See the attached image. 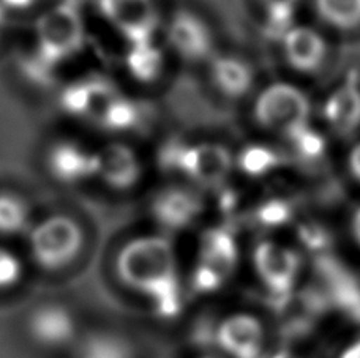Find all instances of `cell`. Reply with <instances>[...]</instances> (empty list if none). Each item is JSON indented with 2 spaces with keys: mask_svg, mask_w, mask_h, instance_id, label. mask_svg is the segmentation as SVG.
Masks as SVG:
<instances>
[{
  "mask_svg": "<svg viewBox=\"0 0 360 358\" xmlns=\"http://www.w3.org/2000/svg\"><path fill=\"white\" fill-rule=\"evenodd\" d=\"M351 227H352V235H354L356 241L360 245V207L356 210L354 216H352Z\"/></svg>",
  "mask_w": 360,
  "mask_h": 358,
  "instance_id": "836d02e7",
  "label": "cell"
},
{
  "mask_svg": "<svg viewBox=\"0 0 360 358\" xmlns=\"http://www.w3.org/2000/svg\"><path fill=\"white\" fill-rule=\"evenodd\" d=\"M348 168L352 177L360 182V142L352 147L348 155Z\"/></svg>",
  "mask_w": 360,
  "mask_h": 358,
  "instance_id": "f546056e",
  "label": "cell"
},
{
  "mask_svg": "<svg viewBox=\"0 0 360 358\" xmlns=\"http://www.w3.org/2000/svg\"><path fill=\"white\" fill-rule=\"evenodd\" d=\"M253 264L262 284L274 298L275 310L278 311L291 298L300 267L297 253L280 243L262 241L255 249Z\"/></svg>",
  "mask_w": 360,
  "mask_h": 358,
  "instance_id": "8992f818",
  "label": "cell"
},
{
  "mask_svg": "<svg viewBox=\"0 0 360 358\" xmlns=\"http://www.w3.org/2000/svg\"><path fill=\"white\" fill-rule=\"evenodd\" d=\"M27 235L32 259L48 272H59L75 262L84 243L79 223L67 215L48 216L32 226Z\"/></svg>",
  "mask_w": 360,
  "mask_h": 358,
  "instance_id": "7a4b0ae2",
  "label": "cell"
},
{
  "mask_svg": "<svg viewBox=\"0 0 360 358\" xmlns=\"http://www.w3.org/2000/svg\"><path fill=\"white\" fill-rule=\"evenodd\" d=\"M35 2L37 0H0V5L5 10H25L30 8Z\"/></svg>",
  "mask_w": 360,
  "mask_h": 358,
  "instance_id": "1f68e13d",
  "label": "cell"
},
{
  "mask_svg": "<svg viewBox=\"0 0 360 358\" xmlns=\"http://www.w3.org/2000/svg\"><path fill=\"white\" fill-rule=\"evenodd\" d=\"M128 73L141 82H153L165 69V53L155 40L134 43L128 46L125 54Z\"/></svg>",
  "mask_w": 360,
  "mask_h": 358,
  "instance_id": "ffe728a7",
  "label": "cell"
},
{
  "mask_svg": "<svg viewBox=\"0 0 360 358\" xmlns=\"http://www.w3.org/2000/svg\"><path fill=\"white\" fill-rule=\"evenodd\" d=\"M253 114L258 125L289 138L308 125L310 101L299 87L288 82H275L258 95Z\"/></svg>",
  "mask_w": 360,
  "mask_h": 358,
  "instance_id": "277c9868",
  "label": "cell"
},
{
  "mask_svg": "<svg viewBox=\"0 0 360 358\" xmlns=\"http://www.w3.org/2000/svg\"><path fill=\"white\" fill-rule=\"evenodd\" d=\"M314 10L330 27L352 30L360 25V0H314Z\"/></svg>",
  "mask_w": 360,
  "mask_h": 358,
  "instance_id": "603a6c76",
  "label": "cell"
},
{
  "mask_svg": "<svg viewBox=\"0 0 360 358\" xmlns=\"http://www.w3.org/2000/svg\"><path fill=\"white\" fill-rule=\"evenodd\" d=\"M25 329L30 340L46 350L65 349L78 336L72 311L59 303H44L32 310Z\"/></svg>",
  "mask_w": 360,
  "mask_h": 358,
  "instance_id": "9c48e42d",
  "label": "cell"
},
{
  "mask_svg": "<svg viewBox=\"0 0 360 358\" xmlns=\"http://www.w3.org/2000/svg\"><path fill=\"white\" fill-rule=\"evenodd\" d=\"M32 226L29 202L13 191H0V235L16 237L29 234Z\"/></svg>",
  "mask_w": 360,
  "mask_h": 358,
  "instance_id": "44dd1931",
  "label": "cell"
},
{
  "mask_svg": "<svg viewBox=\"0 0 360 358\" xmlns=\"http://www.w3.org/2000/svg\"><path fill=\"white\" fill-rule=\"evenodd\" d=\"M300 237L304 240L307 246L314 248V249H321L326 246L327 243V234L323 231V227L319 226H304L300 229Z\"/></svg>",
  "mask_w": 360,
  "mask_h": 358,
  "instance_id": "f1b7e54d",
  "label": "cell"
},
{
  "mask_svg": "<svg viewBox=\"0 0 360 358\" xmlns=\"http://www.w3.org/2000/svg\"><path fill=\"white\" fill-rule=\"evenodd\" d=\"M168 44L186 62H204L214 53L210 29L201 18L188 11H179L168 25Z\"/></svg>",
  "mask_w": 360,
  "mask_h": 358,
  "instance_id": "5bb4252c",
  "label": "cell"
},
{
  "mask_svg": "<svg viewBox=\"0 0 360 358\" xmlns=\"http://www.w3.org/2000/svg\"><path fill=\"white\" fill-rule=\"evenodd\" d=\"M81 0H59V4H70V5H75L78 6Z\"/></svg>",
  "mask_w": 360,
  "mask_h": 358,
  "instance_id": "8d00e7d4",
  "label": "cell"
},
{
  "mask_svg": "<svg viewBox=\"0 0 360 358\" xmlns=\"http://www.w3.org/2000/svg\"><path fill=\"white\" fill-rule=\"evenodd\" d=\"M237 245L226 231H212L204 235L198 264L191 273V287L198 293L217 292L226 284L237 265Z\"/></svg>",
  "mask_w": 360,
  "mask_h": 358,
  "instance_id": "5b68a950",
  "label": "cell"
},
{
  "mask_svg": "<svg viewBox=\"0 0 360 358\" xmlns=\"http://www.w3.org/2000/svg\"><path fill=\"white\" fill-rule=\"evenodd\" d=\"M196 358H220V357H215V355H201V357H196Z\"/></svg>",
  "mask_w": 360,
  "mask_h": 358,
  "instance_id": "74e56055",
  "label": "cell"
},
{
  "mask_svg": "<svg viewBox=\"0 0 360 358\" xmlns=\"http://www.w3.org/2000/svg\"><path fill=\"white\" fill-rule=\"evenodd\" d=\"M319 272L324 278V297L337 311L360 325V283L351 273L343 270L337 262L323 260Z\"/></svg>",
  "mask_w": 360,
  "mask_h": 358,
  "instance_id": "2e32d148",
  "label": "cell"
},
{
  "mask_svg": "<svg viewBox=\"0 0 360 358\" xmlns=\"http://www.w3.org/2000/svg\"><path fill=\"white\" fill-rule=\"evenodd\" d=\"M204 212V199L196 190L169 187L153 197L152 215L166 231H182L199 220Z\"/></svg>",
  "mask_w": 360,
  "mask_h": 358,
  "instance_id": "7c38bea8",
  "label": "cell"
},
{
  "mask_svg": "<svg viewBox=\"0 0 360 358\" xmlns=\"http://www.w3.org/2000/svg\"><path fill=\"white\" fill-rule=\"evenodd\" d=\"M281 43L288 63L297 72L311 73L323 65L327 43L314 29L307 25H294Z\"/></svg>",
  "mask_w": 360,
  "mask_h": 358,
  "instance_id": "e0dca14e",
  "label": "cell"
},
{
  "mask_svg": "<svg viewBox=\"0 0 360 358\" xmlns=\"http://www.w3.org/2000/svg\"><path fill=\"white\" fill-rule=\"evenodd\" d=\"M233 169L231 152L221 144H191L184 175L195 187L220 188Z\"/></svg>",
  "mask_w": 360,
  "mask_h": 358,
  "instance_id": "9a60e30c",
  "label": "cell"
},
{
  "mask_svg": "<svg viewBox=\"0 0 360 358\" xmlns=\"http://www.w3.org/2000/svg\"><path fill=\"white\" fill-rule=\"evenodd\" d=\"M291 206L283 199H269L258 208L256 218L267 227H276L286 225L291 218Z\"/></svg>",
  "mask_w": 360,
  "mask_h": 358,
  "instance_id": "83f0119b",
  "label": "cell"
},
{
  "mask_svg": "<svg viewBox=\"0 0 360 358\" xmlns=\"http://www.w3.org/2000/svg\"><path fill=\"white\" fill-rule=\"evenodd\" d=\"M6 10L4 8L2 5H0V38L4 35V30H5V24H6Z\"/></svg>",
  "mask_w": 360,
  "mask_h": 358,
  "instance_id": "d590c367",
  "label": "cell"
},
{
  "mask_svg": "<svg viewBox=\"0 0 360 358\" xmlns=\"http://www.w3.org/2000/svg\"><path fill=\"white\" fill-rule=\"evenodd\" d=\"M288 139L291 140L295 152L307 159L321 158L324 155L326 147H327L323 134L316 130H313L310 125L302 126L300 130L292 133Z\"/></svg>",
  "mask_w": 360,
  "mask_h": 358,
  "instance_id": "484cf974",
  "label": "cell"
},
{
  "mask_svg": "<svg viewBox=\"0 0 360 358\" xmlns=\"http://www.w3.org/2000/svg\"><path fill=\"white\" fill-rule=\"evenodd\" d=\"M78 358H134L133 347L125 338L114 333H98L81 344Z\"/></svg>",
  "mask_w": 360,
  "mask_h": 358,
  "instance_id": "d4e9b609",
  "label": "cell"
},
{
  "mask_svg": "<svg viewBox=\"0 0 360 358\" xmlns=\"http://www.w3.org/2000/svg\"><path fill=\"white\" fill-rule=\"evenodd\" d=\"M143 175V163L130 145L108 142L95 149V175L108 188L127 191Z\"/></svg>",
  "mask_w": 360,
  "mask_h": 358,
  "instance_id": "30bf717a",
  "label": "cell"
},
{
  "mask_svg": "<svg viewBox=\"0 0 360 358\" xmlns=\"http://www.w3.org/2000/svg\"><path fill=\"white\" fill-rule=\"evenodd\" d=\"M141 117H143V111L136 101L117 93V97L103 114L98 125L109 133H128L139 125Z\"/></svg>",
  "mask_w": 360,
  "mask_h": 358,
  "instance_id": "7402d4cb",
  "label": "cell"
},
{
  "mask_svg": "<svg viewBox=\"0 0 360 358\" xmlns=\"http://www.w3.org/2000/svg\"><path fill=\"white\" fill-rule=\"evenodd\" d=\"M46 168L56 182L76 187L95 175V149L79 140L62 139L48 149Z\"/></svg>",
  "mask_w": 360,
  "mask_h": 358,
  "instance_id": "8fae6325",
  "label": "cell"
},
{
  "mask_svg": "<svg viewBox=\"0 0 360 358\" xmlns=\"http://www.w3.org/2000/svg\"><path fill=\"white\" fill-rule=\"evenodd\" d=\"M342 358H360V341L352 344V346L342 355Z\"/></svg>",
  "mask_w": 360,
  "mask_h": 358,
  "instance_id": "e575fe53",
  "label": "cell"
},
{
  "mask_svg": "<svg viewBox=\"0 0 360 358\" xmlns=\"http://www.w3.org/2000/svg\"><path fill=\"white\" fill-rule=\"evenodd\" d=\"M212 81L228 98H240L253 86V69L236 55H220L212 62Z\"/></svg>",
  "mask_w": 360,
  "mask_h": 358,
  "instance_id": "d6986e66",
  "label": "cell"
},
{
  "mask_svg": "<svg viewBox=\"0 0 360 358\" xmlns=\"http://www.w3.org/2000/svg\"><path fill=\"white\" fill-rule=\"evenodd\" d=\"M264 6L266 11L270 10H280V8H292L295 10V6L300 2V0H259Z\"/></svg>",
  "mask_w": 360,
  "mask_h": 358,
  "instance_id": "4dcf8cb0",
  "label": "cell"
},
{
  "mask_svg": "<svg viewBox=\"0 0 360 358\" xmlns=\"http://www.w3.org/2000/svg\"><path fill=\"white\" fill-rule=\"evenodd\" d=\"M24 277V264L11 249L0 246V292L16 287Z\"/></svg>",
  "mask_w": 360,
  "mask_h": 358,
  "instance_id": "4316f807",
  "label": "cell"
},
{
  "mask_svg": "<svg viewBox=\"0 0 360 358\" xmlns=\"http://www.w3.org/2000/svg\"><path fill=\"white\" fill-rule=\"evenodd\" d=\"M264 341L261 321L247 312L221 319L214 330V343L228 358H264Z\"/></svg>",
  "mask_w": 360,
  "mask_h": 358,
  "instance_id": "ba28073f",
  "label": "cell"
},
{
  "mask_svg": "<svg viewBox=\"0 0 360 358\" xmlns=\"http://www.w3.org/2000/svg\"><path fill=\"white\" fill-rule=\"evenodd\" d=\"M98 8L128 44L155 40L160 27L155 0H98Z\"/></svg>",
  "mask_w": 360,
  "mask_h": 358,
  "instance_id": "52a82bcc",
  "label": "cell"
},
{
  "mask_svg": "<svg viewBox=\"0 0 360 358\" xmlns=\"http://www.w3.org/2000/svg\"><path fill=\"white\" fill-rule=\"evenodd\" d=\"M117 93L119 91L109 81L90 76L65 87L62 93V107L70 116L100 124L103 114Z\"/></svg>",
  "mask_w": 360,
  "mask_h": 358,
  "instance_id": "4fadbf2b",
  "label": "cell"
},
{
  "mask_svg": "<svg viewBox=\"0 0 360 358\" xmlns=\"http://www.w3.org/2000/svg\"><path fill=\"white\" fill-rule=\"evenodd\" d=\"M264 358H304L300 357L299 354H295L292 349H288V347H283L280 350H276L272 355H266Z\"/></svg>",
  "mask_w": 360,
  "mask_h": 358,
  "instance_id": "d6a6232c",
  "label": "cell"
},
{
  "mask_svg": "<svg viewBox=\"0 0 360 358\" xmlns=\"http://www.w3.org/2000/svg\"><path fill=\"white\" fill-rule=\"evenodd\" d=\"M115 272L122 284L149 302L180 283L176 249L168 239L155 234L125 243L117 254Z\"/></svg>",
  "mask_w": 360,
  "mask_h": 358,
  "instance_id": "6da1fadb",
  "label": "cell"
},
{
  "mask_svg": "<svg viewBox=\"0 0 360 358\" xmlns=\"http://www.w3.org/2000/svg\"><path fill=\"white\" fill-rule=\"evenodd\" d=\"M34 35V49L56 65L75 57L86 41L79 8L70 4L54 5L37 19Z\"/></svg>",
  "mask_w": 360,
  "mask_h": 358,
  "instance_id": "3957f363",
  "label": "cell"
},
{
  "mask_svg": "<svg viewBox=\"0 0 360 358\" xmlns=\"http://www.w3.org/2000/svg\"><path fill=\"white\" fill-rule=\"evenodd\" d=\"M237 164L243 174L250 177H264L281 164L280 153L264 144H250L237 157Z\"/></svg>",
  "mask_w": 360,
  "mask_h": 358,
  "instance_id": "cb8c5ba5",
  "label": "cell"
},
{
  "mask_svg": "<svg viewBox=\"0 0 360 358\" xmlns=\"http://www.w3.org/2000/svg\"><path fill=\"white\" fill-rule=\"evenodd\" d=\"M323 114L327 124L337 133L349 134L360 126V88L346 81L327 97Z\"/></svg>",
  "mask_w": 360,
  "mask_h": 358,
  "instance_id": "ac0fdd59",
  "label": "cell"
}]
</instances>
